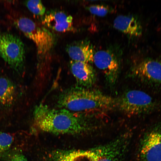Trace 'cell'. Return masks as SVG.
<instances>
[{"instance_id":"9","label":"cell","mask_w":161,"mask_h":161,"mask_svg":"<svg viewBox=\"0 0 161 161\" xmlns=\"http://www.w3.org/2000/svg\"><path fill=\"white\" fill-rule=\"evenodd\" d=\"M134 77L150 84L161 85V63L151 59L143 60L131 69Z\"/></svg>"},{"instance_id":"14","label":"cell","mask_w":161,"mask_h":161,"mask_svg":"<svg viewBox=\"0 0 161 161\" xmlns=\"http://www.w3.org/2000/svg\"><path fill=\"white\" fill-rule=\"evenodd\" d=\"M16 94L14 84L8 79L0 77V105L10 106L13 103Z\"/></svg>"},{"instance_id":"18","label":"cell","mask_w":161,"mask_h":161,"mask_svg":"<svg viewBox=\"0 0 161 161\" xmlns=\"http://www.w3.org/2000/svg\"><path fill=\"white\" fill-rule=\"evenodd\" d=\"M13 141L12 135L10 134L0 133V154L8 150Z\"/></svg>"},{"instance_id":"5","label":"cell","mask_w":161,"mask_h":161,"mask_svg":"<svg viewBox=\"0 0 161 161\" xmlns=\"http://www.w3.org/2000/svg\"><path fill=\"white\" fill-rule=\"evenodd\" d=\"M25 53L24 44L18 37L9 33L0 34V57L17 72L24 67Z\"/></svg>"},{"instance_id":"11","label":"cell","mask_w":161,"mask_h":161,"mask_svg":"<svg viewBox=\"0 0 161 161\" xmlns=\"http://www.w3.org/2000/svg\"><path fill=\"white\" fill-rule=\"evenodd\" d=\"M70 69L79 86L87 88L95 83V72L89 63L72 60L70 62Z\"/></svg>"},{"instance_id":"8","label":"cell","mask_w":161,"mask_h":161,"mask_svg":"<svg viewBox=\"0 0 161 161\" xmlns=\"http://www.w3.org/2000/svg\"><path fill=\"white\" fill-rule=\"evenodd\" d=\"M120 55V52L113 48L98 51L94 55L93 62L111 84L115 83L118 77Z\"/></svg>"},{"instance_id":"4","label":"cell","mask_w":161,"mask_h":161,"mask_svg":"<svg viewBox=\"0 0 161 161\" xmlns=\"http://www.w3.org/2000/svg\"><path fill=\"white\" fill-rule=\"evenodd\" d=\"M14 23L25 35L35 43L38 56H45L52 49L55 44V37L49 30L25 17L16 19Z\"/></svg>"},{"instance_id":"19","label":"cell","mask_w":161,"mask_h":161,"mask_svg":"<svg viewBox=\"0 0 161 161\" xmlns=\"http://www.w3.org/2000/svg\"><path fill=\"white\" fill-rule=\"evenodd\" d=\"M10 161H27L25 156L21 153L13 154L10 158Z\"/></svg>"},{"instance_id":"12","label":"cell","mask_w":161,"mask_h":161,"mask_svg":"<svg viewBox=\"0 0 161 161\" xmlns=\"http://www.w3.org/2000/svg\"><path fill=\"white\" fill-rule=\"evenodd\" d=\"M66 51L72 60L87 63L93 62V48L90 42L83 40L68 45Z\"/></svg>"},{"instance_id":"3","label":"cell","mask_w":161,"mask_h":161,"mask_svg":"<svg viewBox=\"0 0 161 161\" xmlns=\"http://www.w3.org/2000/svg\"><path fill=\"white\" fill-rule=\"evenodd\" d=\"M158 106L151 96L139 90L129 91L116 99V107L128 116L150 113L157 110Z\"/></svg>"},{"instance_id":"6","label":"cell","mask_w":161,"mask_h":161,"mask_svg":"<svg viewBox=\"0 0 161 161\" xmlns=\"http://www.w3.org/2000/svg\"><path fill=\"white\" fill-rule=\"evenodd\" d=\"M137 161H161V121L144 133L139 145Z\"/></svg>"},{"instance_id":"7","label":"cell","mask_w":161,"mask_h":161,"mask_svg":"<svg viewBox=\"0 0 161 161\" xmlns=\"http://www.w3.org/2000/svg\"><path fill=\"white\" fill-rule=\"evenodd\" d=\"M129 136L124 134L109 143L91 149V161H124Z\"/></svg>"},{"instance_id":"2","label":"cell","mask_w":161,"mask_h":161,"mask_svg":"<svg viewBox=\"0 0 161 161\" xmlns=\"http://www.w3.org/2000/svg\"><path fill=\"white\" fill-rule=\"evenodd\" d=\"M57 104L60 108L73 112L107 111L116 107V99L100 92L77 86L62 92Z\"/></svg>"},{"instance_id":"1","label":"cell","mask_w":161,"mask_h":161,"mask_svg":"<svg viewBox=\"0 0 161 161\" xmlns=\"http://www.w3.org/2000/svg\"><path fill=\"white\" fill-rule=\"evenodd\" d=\"M34 123L39 130L56 134H74L86 131V125L73 112L64 108L55 109L41 103L33 111Z\"/></svg>"},{"instance_id":"16","label":"cell","mask_w":161,"mask_h":161,"mask_svg":"<svg viewBox=\"0 0 161 161\" xmlns=\"http://www.w3.org/2000/svg\"><path fill=\"white\" fill-rule=\"evenodd\" d=\"M25 4L28 9L35 15L43 16L45 13V7L40 0H29Z\"/></svg>"},{"instance_id":"17","label":"cell","mask_w":161,"mask_h":161,"mask_svg":"<svg viewBox=\"0 0 161 161\" xmlns=\"http://www.w3.org/2000/svg\"><path fill=\"white\" fill-rule=\"evenodd\" d=\"M91 14L98 16L103 17L113 12V9L104 5H92L86 7Z\"/></svg>"},{"instance_id":"15","label":"cell","mask_w":161,"mask_h":161,"mask_svg":"<svg viewBox=\"0 0 161 161\" xmlns=\"http://www.w3.org/2000/svg\"><path fill=\"white\" fill-rule=\"evenodd\" d=\"M52 157V161H91L90 150L58 152Z\"/></svg>"},{"instance_id":"10","label":"cell","mask_w":161,"mask_h":161,"mask_svg":"<svg viewBox=\"0 0 161 161\" xmlns=\"http://www.w3.org/2000/svg\"><path fill=\"white\" fill-rule=\"evenodd\" d=\"M42 24L56 31H74L73 18L70 15L62 11L52 10L47 12L42 20Z\"/></svg>"},{"instance_id":"13","label":"cell","mask_w":161,"mask_h":161,"mask_svg":"<svg viewBox=\"0 0 161 161\" xmlns=\"http://www.w3.org/2000/svg\"><path fill=\"white\" fill-rule=\"evenodd\" d=\"M113 26L117 30L130 35L137 36L142 33V28L140 22L132 15L117 16L114 21Z\"/></svg>"}]
</instances>
